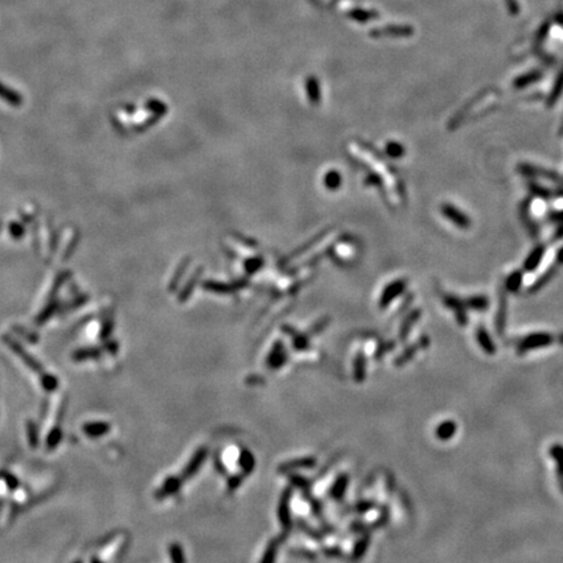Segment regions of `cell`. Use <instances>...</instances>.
Wrapping results in <instances>:
<instances>
[{
	"label": "cell",
	"instance_id": "obj_1",
	"mask_svg": "<svg viewBox=\"0 0 563 563\" xmlns=\"http://www.w3.org/2000/svg\"><path fill=\"white\" fill-rule=\"evenodd\" d=\"M553 342V336L549 334H533L524 338L519 344V352H524L528 350H535V348L546 347Z\"/></svg>",
	"mask_w": 563,
	"mask_h": 563
},
{
	"label": "cell",
	"instance_id": "obj_2",
	"mask_svg": "<svg viewBox=\"0 0 563 563\" xmlns=\"http://www.w3.org/2000/svg\"><path fill=\"white\" fill-rule=\"evenodd\" d=\"M442 213H443V215L446 216L447 219H450L454 224L460 227V229H468L469 226H471V220L468 219V216H467L464 213H462L459 209L453 206V205L450 204L442 205Z\"/></svg>",
	"mask_w": 563,
	"mask_h": 563
},
{
	"label": "cell",
	"instance_id": "obj_3",
	"mask_svg": "<svg viewBox=\"0 0 563 563\" xmlns=\"http://www.w3.org/2000/svg\"><path fill=\"white\" fill-rule=\"evenodd\" d=\"M405 286H407V284H405L404 280H395V282H393V283H390L389 286L385 288L382 296H381V307L382 308L387 307L390 303L393 302L394 298L398 297V296L404 291Z\"/></svg>",
	"mask_w": 563,
	"mask_h": 563
},
{
	"label": "cell",
	"instance_id": "obj_4",
	"mask_svg": "<svg viewBox=\"0 0 563 563\" xmlns=\"http://www.w3.org/2000/svg\"><path fill=\"white\" fill-rule=\"evenodd\" d=\"M545 253V248L544 247H537L535 250H532V253H531L530 256H528V258H527L526 264H524V269L528 271L533 270V269H536L537 266H539L540 261L542 259V256H544Z\"/></svg>",
	"mask_w": 563,
	"mask_h": 563
},
{
	"label": "cell",
	"instance_id": "obj_5",
	"mask_svg": "<svg viewBox=\"0 0 563 563\" xmlns=\"http://www.w3.org/2000/svg\"><path fill=\"white\" fill-rule=\"evenodd\" d=\"M205 457H206V451L205 450H200L197 454H196L195 457H193V459L191 460V463L188 464V467L185 468V471H184V476H192L193 473H195L196 471H197L198 468H200V466L202 464V462H204Z\"/></svg>",
	"mask_w": 563,
	"mask_h": 563
},
{
	"label": "cell",
	"instance_id": "obj_6",
	"mask_svg": "<svg viewBox=\"0 0 563 563\" xmlns=\"http://www.w3.org/2000/svg\"><path fill=\"white\" fill-rule=\"evenodd\" d=\"M477 339H478V343L481 344V347L484 348V351H486L487 353H494L496 348H494L493 342H492V339H490L486 330L480 327V329L477 330Z\"/></svg>",
	"mask_w": 563,
	"mask_h": 563
},
{
	"label": "cell",
	"instance_id": "obj_7",
	"mask_svg": "<svg viewBox=\"0 0 563 563\" xmlns=\"http://www.w3.org/2000/svg\"><path fill=\"white\" fill-rule=\"evenodd\" d=\"M521 280H523V274H521L520 271H515V273H512V274L507 278V282H506V286H507L508 291H511V292L517 291L521 284Z\"/></svg>",
	"mask_w": 563,
	"mask_h": 563
},
{
	"label": "cell",
	"instance_id": "obj_8",
	"mask_svg": "<svg viewBox=\"0 0 563 563\" xmlns=\"http://www.w3.org/2000/svg\"><path fill=\"white\" fill-rule=\"evenodd\" d=\"M455 428H457L455 424L451 423V421L443 423L441 426H439L438 430H437V435H438L441 439H450L451 435L455 433Z\"/></svg>",
	"mask_w": 563,
	"mask_h": 563
},
{
	"label": "cell",
	"instance_id": "obj_9",
	"mask_svg": "<svg viewBox=\"0 0 563 563\" xmlns=\"http://www.w3.org/2000/svg\"><path fill=\"white\" fill-rule=\"evenodd\" d=\"M386 153L387 156H390L391 158H400L404 154V147L399 142L391 141V142H389L386 145Z\"/></svg>",
	"mask_w": 563,
	"mask_h": 563
},
{
	"label": "cell",
	"instance_id": "obj_10",
	"mask_svg": "<svg viewBox=\"0 0 563 563\" xmlns=\"http://www.w3.org/2000/svg\"><path fill=\"white\" fill-rule=\"evenodd\" d=\"M467 303L472 309H477V311L485 309L487 307V298L485 296H473Z\"/></svg>",
	"mask_w": 563,
	"mask_h": 563
},
{
	"label": "cell",
	"instance_id": "obj_11",
	"mask_svg": "<svg viewBox=\"0 0 563 563\" xmlns=\"http://www.w3.org/2000/svg\"><path fill=\"white\" fill-rule=\"evenodd\" d=\"M240 464L245 472H252L253 466H254V460H253L252 454L248 453V451H243L240 457Z\"/></svg>",
	"mask_w": 563,
	"mask_h": 563
},
{
	"label": "cell",
	"instance_id": "obj_12",
	"mask_svg": "<svg viewBox=\"0 0 563 563\" xmlns=\"http://www.w3.org/2000/svg\"><path fill=\"white\" fill-rule=\"evenodd\" d=\"M275 555H277V542L273 541L266 549L261 563H274Z\"/></svg>",
	"mask_w": 563,
	"mask_h": 563
},
{
	"label": "cell",
	"instance_id": "obj_13",
	"mask_svg": "<svg viewBox=\"0 0 563 563\" xmlns=\"http://www.w3.org/2000/svg\"><path fill=\"white\" fill-rule=\"evenodd\" d=\"M279 517H280V523L283 524V526L288 527L289 524H291V520H289V512H288V507H287V499H286V498L282 499V503H280V507H279Z\"/></svg>",
	"mask_w": 563,
	"mask_h": 563
},
{
	"label": "cell",
	"instance_id": "obj_14",
	"mask_svg": "<svg viewBox=\"0 0 563 563\" xmlns=\"http://www.w3.org/2000/svg\"><path fill=\"white\" fill-rule=\"evenodd\" d=\"M170 557H171V560H172V563H184L183 550H181V548H180L179 545L176 544L171 545Z\"/></svg>",
	"mask_w": 563,
	"mask_h": 563
},
{
	"label": "cell",
	"instance_id": "obj_15",
	"mask_svg": "<svg viewBox=\"0 0 563 563\" xmlns=\"http://www.w3.org/2000/svg\"><path fill=\"white\" fill-rule=\"evenodd\" d=\"M107 430H108V425H107V424H103V423L90 424V425L86 426V432H88L89 434H92V435L103 434V433H106Z\"/></svg>",
	"mask_w": 563,
	"mask_h": 563
},
{
	"label": "cell",
	"instance_id": "obj_16",
	"mask_svg": "<svg viewBox=\"0 0 563 563\" xmlns=\"http://www.w3.org/2000/svg\"><path fill=\"white\" fill-rule=\"evenodd\" d=\"M347 482H348L347 476H342V477L336 481V484L334 485V487H332V494H334L335 497H341L342 493L344 492V489H346V486H347Z\"/></svg>",
	"mask_w": 563,
	"mask_h": 563
},
{
	"label": "cell",
	"instance_id": "obj_17",
	"mask_svg": "<svg viewBox=\"0 0 563 563\" xmlns=\"http://www.w3.org/2000/svg\"><path fill=\"white\" fill-rule=\"evenodd\" d=\"M177 487H179V481H177L176 478H170V480L166 481V484L163 485L162 490H163V494H165V496H170L171 493L176 492Z\"/></svg>",
	"mask_w": 563,
	"mask_h": 563
},
{
	"label": "cell",
	"instance_id": "obj_18",
	"mask_svg": "<svg viewBox=\"0 0 563 563\" xmlns=\"http://www.w3.org/2000/svg\"><path fill=\"white\" fill-rule=\"evenodd\" d=\"M537 79H539V74L537 73H532V74H528V76L520 77L519 80H516V88H523V86L533 83V81Z\"/></svg>",
	"mask_w": 563,
	"mask_h": 563
},
{
	"label": "cell",
	"instance_id": "obj_19",
	"mask_svg": "<svg viewBox=\"0 0 563 563\" xmlns=\"http://www.w3.org/2000/svg\"><path fill=\"white\" fill-rule=\"evenodd\" d=\"M314 464V460H303V462H298L297 466H303V467H309V466H313ZM296 466V463H288V464H286V468H291V467Z\"/></svg>",
	"mask_w": 563,
	"mask_h": 563
}]
</instances>
